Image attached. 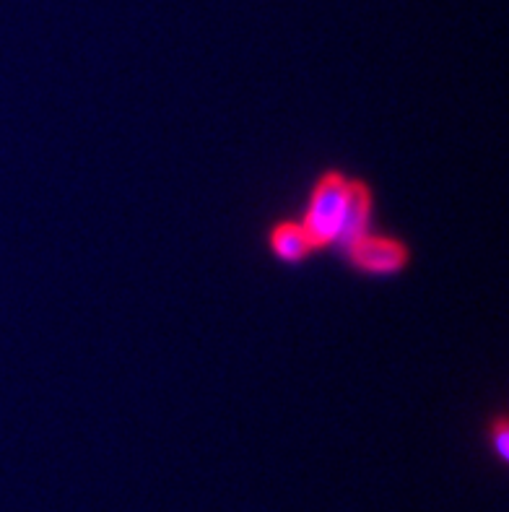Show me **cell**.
Segmentation results:
<instances>
[{"instance_id": "6da1fadb", "label": "cell", "mask_w": 509, "mask_h": 512, "mask_svg": "<svg viewBox=\"0 0 509 512\" xmlns=\"http://www.w3.org/2000/svg\"><path fill=\"white\" fill-rule=\"evenodd\" d=\"M372 221V193L361 180H348L341 172H325L310 193V203L299 221L312 247L348 245L369 232Z\"/></svg>"}, {"instance_id": "7a4b0ae2", "label": "cell", "mask_w": 509, "mask_h": 512, "mask_svg": "<svg viewBox=\"0 0 509 512\" xmlns=\"http://www.w3.org/2000/svg\"><path fill=\"white\" fill-rule=\"evenodd\" d=\"M343 247H346L351 266L369 276H393V273L403 271L408 263V247L385 234L364 232Z\"/></svg>"}, {"instance_id": "3957f363", "label": "cell", "mask_w": 509, "mask_h": 512, "mask_svg": "<svg viewBox=\"0 0 509 512\" xmlns=\"http://www.w3.org/2000/svg\"><path fill=\"white\" fill-rule=\"evenodd\" d=\"M268 245H271L273 255L278 260H284V263H299V260L310 258V253L315 250L299 221H281V224H276Z\"/></svg>"}, {"instance_id": "277c9868", "label": "cell", "mask_w": 509, "mask_h": 512, "mask_svg": "<svg viewBox=\"0 0 509 512\" xmlns=\"http://www.w3.org/2000/svg\"><path fill=\"white\" fill-rule=\"evenodd\" d=\"M494 448H497V455L502 461L509 458V427H507V419L499 416L497 424H494Z\"/></svg>"}]
</instances>
